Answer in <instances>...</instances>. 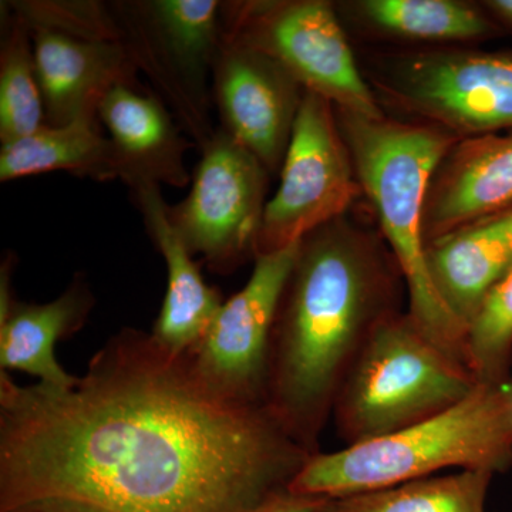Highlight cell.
<instances>
[{"label":"cell","instance_id":"obj_13","mask_svg":"<svg viewBox=\"0 0 512 512\" xmlns=\"http://www.w3.org/2000/svg\"><path fill=\"white\" fill-rule=\"evenodd\" d=\"M512 211V130L461 138L441 157L424 197V244Z\"/></svg>","mask_w":512,"mask_h":512},{"label":"cell","instance_id":"obj_22","mask_svg":"<svg viewBox=\"0 0 512 512\" xmlns=\"http://www.w3.org/2000/svg\"><path fill=\"white\" fill-rule=\"evenodd\" d=\"M46 126L45 103L37 79L32 35L10 12L0 49V140L28 137Z\"/></svg>","mask_w":512,"mask_h":512},{"label":"cell","instance_id":"obj_5","mask_svg":"<svg viewBox=\"0 0 512 512\" xmlns=\"http://www.w3.org/2000/svg\"><path fill=\"white\" fill-rule=\"evenodd\" d=\"M477 386L466 363L403 311L384 320L353 363L332 423L339 439L352 446L433 419Z\"/></svg>","mask_w":512,"mask_h":512},{"label":"cell","instance_id":"obj_18","mask_svg":"<svg viewBox=\"0 0 512 512\" xmlns=\"http://www.w3.org/2000/svg\"><path fill=\"white\" fill-rule=\"evenodd\" d=\"M426 266L444 308L467 332L494 286L512 268V212L427 244Z\"/></svg>","mask_w":512,"mask_h":512},{"label":"cell","instance_id":"obj_8","mask_svg":"<svg viewBox=\"0 0 512 512\" xmlns=\"http://www.w3.org/2000/svg\"><path fill=\"white\" fill-rule=\"evenodd\" d=\"M110 6L137 69L204 147L215 133L208 117V77L222 45V2L147 0Z\"/></svg>","mask_w":512,"mask_h":512},{"label":"cell","instance_id":"obj_10","mask_svg":"<svg viewBox=\"0 0 512 512\" xmlns=\"http://www.w3.org/2000/svg\"><path fill=\"white\" fill-rule=\"evenodd\" d=\"M201 153L187 198L168 205V217L192 256L229 275L255 261L271 174L222 128Z\"/></svg>","mask_w":512,"mask_h":512},{"label":"cell","instance_id":"obj_21","mask_svg":"<svg viewBox=\"0 0 512 512\" xmlns=\"http://www.w3.org/2000/svg\"><path fill=\"white\" fill-rule=\"evenodd\" d=\"M495 474L458 470L369 493L329 498L319 512H487Z\"/></svg>","mask_w":512,"mask_h":512},{"label":"cell","instance_id":"obj_7","mask_svg":"<svg viewBox=\"0 0 512 512\" xmlns=\"http://www.w3.org/2000/svg\"><path fill=\"white\" fill-rule=\"evenodd\" d=\"M222 35L271 56L336 109L386 116L326 0L222 2Z\"/></svg>","mask_w":512,"mask_h":512},{"label":"cell","instance_id":"obj_27","mask_svg":"<svg viewBox=\"0 0 512 512\" xmlns=\"http://www.w3.org/2000/svg\"><path fill=\"white\" fill-rule=\"evenodd\" d=\"M512 212V211H511Z\"/></svg>","mask_w":512,"mask_h":512},{"label":"cell","instance_id":"obj_23","mask_svg":"<svg viewBox=\"0 0 512 512\" xmlns=\"http://www.w3.org/2000/svg\"><path fill=\"white\" fill-rule=\"evenodd\" d=\"M464 360L478 384L508 386L512 367V268L468 325Z\"/></svg>","mask_w":512,"mask_h":512},{"label":"cell","instance_id":"obj_17","mask_svg":"<svg viewBox=\"0 0 512 512\" xmlns=\"http://www.w3.org/2000/svg\"><path fill=\"white\" fill-rule=\"evenodd\" d=\"M94 306L96 296L84 275H76L59 298L47 303L0 301V372L28 373L53 389L73 387L79 377L60 365L56 345L86 326Z\"/></svg>","mask_w":512,"mask_h":512},{"label":"cell","instance_id":"obj_15","mask_svg":"<svg viewBox=\"0 0 512 512\" xmlns=\"http://www.w3.org/2000/svg\"><path fill=\"white\" fill-rule=\"evenodd\" d=\"M131 191L148 235L167 266V289L151 336L165 352L188 356L207 335L224 298L204 281L200 265L171 224L160 185L141 184Z\"/></svg>","mask_w":512,"mask_h":512},{"label":"cell","instance_id":"obj_6","mask_svg":"<svg viewBox=\"0 0 512 512\" xmlns=\"http://www.w3.org/2000/svg\"><path fill=\"white\" fill-rule=\"evenodd\" d=\"M362 72L382 109L457 140L512 130V50H393L370 56Z\"/></svg>","mask_w":512,"mask_h":512},{"label":"cell","instance_id":"obj_9","mask_svg":"<svg viewBox=\"0 0 512 512\" xmlns=\"http://www.w3.org/2000/svg\"><path fill=\"white\" fill-rule=\"evenodd\" d=\"M362 197L335 106L305 90L281 184L265 207L255 258L292 247L313 229L348 214Z\"/></svg>","mask_w":512,"mask_h":512},{"label":"cell","instance_id":"obj_11","mask_svg":"<svg viewBox=\"0 0 512 512\" xmlns=\"http://www.w3.org/2000/svg\"><path fill=\"white\" fill-rule=\"evenodd\" d=\"M292 247L255 258L244 288L224 302L188 362L212 396L241 406H266L269 340L276 308L295 261Z\"/></svg>","mask_w":512,"mask_h":512},{"label":"cell","instance_id":"obj_24","mask_svg":"<svg viewBox=\"0 0 512 512\" xmlns=\"http://www.w3.org/2000/svg\"><path fill=\"white\" fill-rule=\"evenodd\" d=\"M328 498L306 497L284 491L245 512H319Z\"/></svg>","mask_w":512,"mask_h":512},{"label":"cell","instance_id":"obj_2","mask_svg":"<svg viewBox=\"0 0 512 512\" xmlns=\"http://www.w3.org/2000/svg\"><path fill=\"white\" fill-rule=\"evenodd\" d=\"M349 212L298 242L269 340L266 407L309 454L353 363L407 296L380 229Z\"/></svg>","mask_w":512,"mask_h":512},{"label":"cell","instance_id":"obj_20","mask_svg":"<svg viewBox=\"0 0 512 512\" xmlns=\"http://www.w3.org/2000/svg\"><path fill=\"white\" fill-rule=\"evenodd\" d=\"M99 119L74 120L62 127L43 126L28 137L2 144L0 181L67 171L96 181L119 178L110 138L97 127Z\"/></svg>","mask_w":512,"mask_h":512},{"label":"cell","instance_id":"obj_3","mask_svg":"<svg viewBox=\"0 0 512 512\" xmlns=\"http://www.w3.org/2000/svg\"><path fill=\"white\" fill-rule=\"evenodd\" d=\"M512 467V386L478 384L463 402L396 433L312 454L288 491L339 498L383 490L448 468L505 473Z\"/></svg>","mask_w":512,"mask_h":512},{"label":"cell","instance_id":"obj_14","mask_svg":"<svg viewBox=\"0 0 512 512\" xmlns=\"http://www.w3.org/2000/svg\"><path fill=\"white\" fill-rule=\"evenodd\" d=\"M47 126L99 119V107L117 84L140 86L124 40L94 39L29 28Z\"/></svg>","mask_w":512,"mask_h":512},{"label":"cell","instance_id":"obj_19","mask_svg":"<svg viewBox=\"0 0 512 512\" xmlns=\"http://www.w3.org/2000/svg\"><path fill=\"white\" fill-rule=\"evenodd\" d=\"M338 9L369 35L416 45L460 46L504 33L481 3L461 0H356Z\"/></svg>","mask_w":512,"mask_h":512},{"label":"cell","instance_id":"obj_4","mask_svg":"<svg viewBox=\"0 0 512 512\" xmlns=\"http://www.w3.org/2000/svg\"><path fill=\"white\" fill-rule=\"evenodd\" d=\"M335 111L363 197L402 269L407 312L431 339L466 363V330L444 308L431 284L421 231L427 184L457 138L414 121Z\"/></svg>","mask_w":512,"mask_h":512},{"label":"cell","instance_id":"obj_1","mask_svg":"<svg viewBox=\"0 0 512 512\" xmlns=\"http://www.w3.org/2000/svg\"><path fill=\"white\" fill-rule=\"evenodd\" d=\"M311 456L268 407L212 396L143 330L111 336L70 389L0 372V512H245Z\"/></svg>","mask_w":512,"mask_h":512},{"label":"cell","instance_id":"obj_12","mask_svg":"<svg viewBox=\"0 0 512 512\" xmlns=\"http://www.w3.org/2000/svg\"><path fill=\"white\" fill-rule=\"evenodd\" d=\"M212 93L222 130L251 151L269 174L281 173L305 93L302 84L271 56L222 35Z\"/></svg>","mask_w":512,"mask_h":512},{"label":"cell","instance_id":"obj_26","mask_svg":"<svg viewBox=\"0 0 512 512\" xmlns=\"http://www.w3.org/2000/svg\"><path fill=\"white\" fill-rule=\"evenodd\" d=\"M3 512H60L53 508L43 507V505H23V507L12 508V510Z\"/></svg>","mask_w":512,"mask_h":512},{"label":"cell","instance_id":"obj_16","mask_svg":"<svg viewBox=\"0 0 512 512\" xmlns=\"http://www.w3.org/2000/svg\"><path fill=\"white\" fill-rule=\"evenodd\" d=\"M116 156L119 178L133 190L141 184L183 188L190 181L184 154L192 147L163 99L140 86L117 84L99 107Z\"/></svg>","mask_w":512,"mask_h":512},{"label":"cell","instance_id":"obj_25","mask_svg":"<svg viewBox=\"0 0 512 512\" xmlns=\"http://www.w3.org/2000/svg\"><path fill=\"white\" fill-rule=\"evenodd\" d=\"M481 5L500 23L501 28L512 33V0H485Z\"/></svg>","mask_w":512,"mask_h":512}]
</instances>
